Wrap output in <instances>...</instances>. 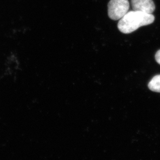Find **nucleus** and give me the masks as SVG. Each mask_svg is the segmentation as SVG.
I'll return each instance as SVG.
<instances>
[{"instance_id": "3", "label": "nucleus", "mask_w": 160, "mask_h": 160, "mask_svg": "<svg viewBox=\"0 0 160 160\" xmlns=\"http://www.w3.org/2000/svg\"><path fill=\"white\" fill-rule=\"evenodd\" d=\"M133 11L152 14L156 9L152 0H131Z\"/></svg>"}, {"instance_id": "1", "label": "nucleus", "mask_w": 160, "mask_h": 160, "mask_svg": "<svg viewBox=\"0 0 160 160\" xmlns=\"http://www.w3.org/2000/svg\"><path fill=\"white\" fill-rule=\"evenodd\" d=\"M154 20L155 17L152 14L139 11H130L120 19L118 27L121 32L128 34L141 27L152 23Z\"/></svg>"}, {"instance_id": "5", "label": "nucleus", "mask_w": 160, "mask_h": 160, "mask_svg": "<svg viewBox=\"0 0 160 160\" xmlns=\"http://www.w3.org/2000/svg\"><path fill=\"white\" fill-rule=\"evenodd\" d=\"M155 58L156 60L158 63L160 65V49L156 52V55H155Z\"/></svg>"}, {"instance_id": "2", "label": "nucleus", "mask_w": 160, "mask_h": 160, "mask_svg": "<svg viewBox=\"0 0 160 160\" xmlns=\"http://www.w3.org/2000/svg\"><path fill=\"white\" fill-rule=\"evenodd\" d=\"M108 16L114 20L121 19L128 12L129 3L128 0H110L108 3Z\"/></svg>"}, {"instance_id": "4", "label": "nucleus", "mask_w": 160, "mask_h": 160, "mask_svg": "<svg viewBox=\"0 0 160 160\" xmlns=\"http://www.w3.org/2000/svg\"><path fill=\"white\" fill-rule=\"evenodd\" d=\"M148 86L151 91L160 92V74L154 76L148 83Z\"/></svg>"}]
</instances>
